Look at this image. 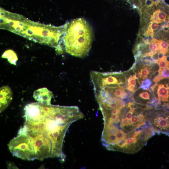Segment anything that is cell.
Listing matches in <instances>:
<instances>
[{"label": "cell", "mask_w": 169, "mask_h": 169, "mask_svg": "<svg viewBox=\"0 0 169 169\" xmlns=\"http://www.w3.org/2000/svg\"><path fill=\"white\" fill-rule=\"evenodd\" d=\"M24 110V125L8 145L13 155L28 161L56 157L64 161L67 131L72 123L84 117L79 108L39 102L28 105Z\"/></svg>", "instance_id": "1"}, {"label": "cell", "mask_w": 169, "mask_h": 169, "mask_svg": "<svg viewBox=\"0 0 169 169\" xmlns=\"http://www.w3.org/2000/svg\"><path fill=\"white\" fill-rule=\"evenodd\" d=\"M151 110L131 101L116 114H102L103 145L109 150L133 154L139 151L157 133L148 119Z\"/></svg>", "instance_id": "2"}, {"label": "cell", "mask_w": 169, "mask_h": 169, "mask_svg": "<svg viewBox=\"0 0 169 169\" xmlns=\"http://www.w3.org/2000/svg\"><path fill=\"white\" fill-rule=\"evenodd\" d=\"M0 28L8 30L30 40L46 44L61 52L60 40L68 24L55 27L35 22L22 15L0 8Z\"/></svg>", "instance_id": "3"}, {"label": "cell", "mask_w": 169, "mask_h": 169, "mask_svg": "<svg viewBox=\"0 0 169 169\" xmlns=\"http://www.w3.org/2000/svg\"><path fill=\"white\" fill-rule=\"evenodd\" d=\"M93 38V31L87 21L82 18L73 19L68 24L64 38L66 51L73 56L84 57L89 52Z\"/></svg>", "instance_id": "4"}, {"label": "cell", "mask_w": 169, "mask_h": 169, "mask_svg": "<svg viewBox=\"0 0 169 169\" xmlns=\"http://www.w3.org/2000/svg\"><path fill=\"white\" fill-rule=\"evenodd\" d=\"M90 76L94 90L106 85H120L126 83V77L121 72H100L92 71L90 73Z\"/></svg>", "instance_id": "5"}, {"label": "cell", "mask_w": 169, "mask_h": 169, "mask_svg": "<svg viewBox=\"0 0 169 169\" xmlns=\"http://www.w3.org/2000/svg\"><path fill=\"white\" fill-rule=\"evenodd\" d=\"M149 122L157 132L169 135V112L164 109L153 110L150 114Z\"/></svg>", "instance_id": "6"}, {"label": "cell", "mask_w": 169, "mask_h": 169, "mask_svg": "<svg viewBox=\"0 0 169 169\" xmlns=\"http://www.w3.org/2000/svg\"><path fill=\"white\" fill-rule=\"evenodd\" d=\"M156 87L158 99L161 102H169V86L167 84H157Z\"/></svg>", "instance_id": "7"}, {"label": "cell", "mask_w": 169, "mask_h": 169, "mask_svg": "<svg viewBox=\"0 0 169 169\" xmlns=\"http://www.w3.org/2000/svg\"><path fill=\"white\" fill-rule=\"evenodd\" d=\"M53 95L49 93H34V98L37 101L41 103L50 104Z\"/></svg>", "instance_id": "8"}, {"label": "cell", "mask_w": 169, "mask_h": 169, "mask_svg": "<svg viewBox=\"0 0 169 169\" xmlns=\"http://www.w3.org/2000/svg\"><path fill=\"white\" fill-rule=\"evenodd\" d=\"M167 16V15L165 12L158 9L153 12L152 15L151 16L150 19L155 22L160 23L165 21Z\"/></svg>", "instance_id": "9"}, {"label": "cell", "mask_w": 169, "mask_h": 169, "mask_svg": "<svg viewBox=\"0 0 169 169\" xmlns=\"http://www.w3.org/2000/svg\"><path fill=\"white\" fill-rule=\"evenodd\" d=\"M136 79H137L135 77L134 74L132 75H131L127 79H126L127 87L126 89L134 93L135 92L137 89Z\"/></svg>", "instance_id": "10"}, {"label": "cell", "mask_w": 169, "mask_h": 169, "mask_svg": "<svg viewBox=\"0 0 169 169\" xmlns=\"http://www.w3.org/2000/svg\"><path fill=\"white\" fill-rule=\"evenodd\" d=\"M159 52L163 53L165 55L169 51V43L163 40H157Z\"/></svg>", "instance_id": "11"}, {"label": "cell", "mask_w": 169, "mask_h": 169, "mask_svg": "<svg viewBox=\"0 0 169 169\" xmlns=\"http://www.w3.org/2000/svg\"><path fill=\"white\" fill-rule=\"evenodd\" d=\"M150 73H151L150 67L146 66L139 70L138 72L140 79L142 80L146 79L148 75L150 74Z\"/></svg>", "instance_id": "12"}, {"label": "cell", "mask_w": 169, "mask_h": 169, "mask_svg": "<svg viewBox=\"0 0 169 169\" xmlns=\"http://www.w3.org/2000/svg\"><path fill=\"white\" fill-rule=\"evenodd\" d=\"M166 56H164L161 58L157 59L156 63L158 64L159 66L158 69V73H160L164 69H168L167 63L166 60Z\"/></svg>", "instance_id": "13"}, {"label": "cell", "mask_w": 169, "mask_h": 169, "mask_svg": "<svg viewBox=\"0 0 169 169\" xmlns=\"http://www.w3.org/2000/svg\"><path fill=\"white\" fill-rule=\"evenodd\" d=\"M156 39L153 38L151 43L149 44L148 49L149 52H153L157 53L159 52L158 45Z\"/></svg>", "instance_id": "14"}, {"label": "cell", "mask_w": 169, "mask_h": 169, "mask_svg": "<svg viewBox=\"0 0 169 169\" xmlns=\"http://www.w3.org/2000/svg\"><path fill=\"white\" fill-rule=\"evenodd\" d=\"M141 59L144 64L146 66H150L156 63L152 57L149 56L141 57Z\"/></svg>", "instance_id": "15"}, {"label": "cell", "mask_w": 169, "mask_h": 169, "mask_svg": "<svg viewBox=\"0 0 169 169\" xmlns=\"http://www.w3.org/2000/svg\"><path fill=\"white\" fill-rule=\"evenodd\" d=\"M152 84V82L149 79H146L141 81V83L138 89H142L144 90H147Z\"/></svg>", "instance_id": "16"}, {"label": "cell", "mask_w": 169, "mask_h": 169, "mask_svg": "<svg viewBox=\"0 0 169 169\" xmlns=\"http://www.w3.org/2000/svg\"><path fill=\"white\" fill-rule=\"evenodd\" d=\"M161 80L169 78V69L166 68L158 74Z\"/></svg>", "instance_id": "17"}, {"label": "cell", "mask_w": 169, "mask_h": 169, "mask_svg": "<svg viewBox=\"0 0 169 169\" xmlns=\"http://www.w3.org/2000/svg\"><path fill=\"white\" fill-rule=\"evenodd\" d=\"M148 27L154 31L158 28L159 25L158 23L152 21L150 22Z\"/></svg>", "instance_id": "18"}, {"label": "cell", "mask_w": 169, "mask_h": 169, "mask_svg": "<svg viewBox=\"0 0 169 169\" xmlns=\"http://www.w3.org/2000/svg\"><path fill=\"white\" fill-rule=\"evenodd\" d=\"M145 6L147 8L151 7L154 5V3L152 0H144Z\"/></svg>", "instance_id": "19"}, {"label": "cell", "mask_w": 169, "mask_h": 169, "mask_svg": "<svg viewBox=\"0 0 169 169\" xmlns=\"http://www.w3.org/2000/svg\"><path fill=\"white\" fill-rule=\"evenodd\" d=\"M166 60L168 66V69H169V55L166 56Z\"/></svg>", "instance_id": "20"}, {"label": "cell", "mask_w": 169, "mask_h": 169, "mask_svg": "<svg viewBox=\"0 0 169 169\" xmlns=\"http://www.w3.org/2000/svg\"><path fill=\"white\" fill-rule=\"evenodd\" d=\"M168 79H169V78Z\"/></svg>", "instance_id": "21"}]
</instances>
